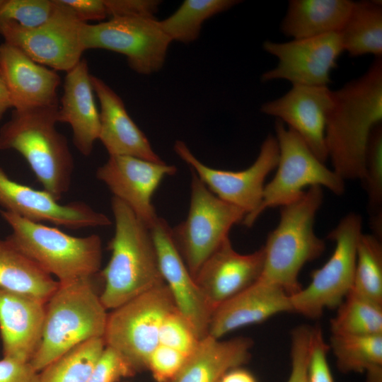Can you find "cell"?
Returning <instances> with one entry per match:
<instances>
[{
	"mask_svg": "<svg viewBox=\"0 0 382 382\" xmlns=\"http://www.w3.org/2000/svg\"><path fill=\"white\" fill-rule=\"evenodd\" d=\"M58 109L14 110L0 129V150L18 151L44 190L59 201L71 187L74 162L66 138L56 128Z\"/></svg>",
	"mask_w": 382,
	"mask_h": 382,
	"instance_id": "277c9868",
	"label": "cell"
},
{
	"mask_svg": "<svg viewBox=\"0 0 382 382\" xmlns=\"http://www.w3.org/2000/svg\"><path fill=\"white\" fill-rule=\"evenodd\" d=\"M262 47L278 62L262 74V82L286 80L305 86H328L331 71L344 52L339 33L284 42L266 40Z\"/></svg>",
	"mask_w": 382,
	"mask_h": 382,
	"instance_id": "5bb4252c",
	"label": "cell"
},
{
	"mask_svg": "<svg viewBox=\"0 0 382 382\" xmlns=\"http://www.w3.org/2000/svg\"><path fill=\"white\" fill-rule=\"evenodd\" d=\"M333 104V91L326 86L292 85L282 96L260 107L265 115L275 117L295 132L323 163L328 157L325 132Z\"/></svg>",
	"mask_w": 382,
	"mask_h": 382,
	"instance_id": "ac0fdd59",
	"label": "cell"
},
{
	"mask_svg": "<svg viewBox=\"0 0 382 382\" xmlns=\"http://www.w3.org/2000/svg\"><path fill=\"white\" fill-rule=\"evenodd\" d=\"M105 347L103 337L87 340L51 362L39 374V382H88Z\"/></svg>",
	"mask_w": 382,
	"mask_h": 382,
	"instance_id": "4dcf8cb0",
	"label": "cell"
},
{
	"mask_svg": "<svg viewBox=\"0 0 382 382\" xmlns=\"http://www.w3.org/2000/svg\"><path fill=\"white\" fill-rule=\"evenodd\" d=\"M175 309L165 283L138 296L108 315L105 345L119 352L135 371L146 369L160 347L165 322Z\"/></svg>",
	"mask_w": 382,
	"mask_h": 382,
	"instance_id": "ba28073f",
	"label": "cell"
},
{
	"mask_svg": "<svg viewBox=\"0 0 382 382\" xmlns=\"http://www.w3.org/2000/svg\"><path fill=\"white\" fill-rule=\"evenodd\" d=\"M252 347L248 338L221 340L207 335L170 382H220L228 371L249 361Z\"/></svg>",
	"mask_w": 382,
	"mask_h": 382,
	"instance_id": "d4e9b609",
	"label": "cell"
},
{
	"mask_svg": "<svg viewBox=\"0 0 382 382\" xmlns=\"http://www.w3.org/2000/svg\"><path fill=\"white\" fill-rule=\"evenodd\" d=\"M115 233L109 242L110 260L100 273V299L115 309L163 284L150 228L122 201L112 197Z\"/></svg>",
	"mask_w": 382,
	"mask_h": 382,
	"instance_id": "7a4b0ae2",
	"label": "cell"
},
{
	"mask_svg": "<svg viewBox=\"0 0 382 382\" xmlns=\"http://www.w3.org/2000/svg\"><path fill=\"white\" fill-rule=\"evenodd\" d=\"M3 2H4V0H0V7L2 5Z\"/></svg>",
	"mask_w": 382,
	"mask_h": 382,
	"instance_id": "ee69618b",
	"label": "cell"
},
{
	"mask_svg": "<svg viewBox=\"0 0 382 382\" xmlns=\"http://www.w3.org/2000/svg\"><path fill=\"white\" fill-rule=\"evenodd\" d=\"M84 50L103 49L125 55L135 72L150 75L164 65L170 40L155 17L122 16L97 24L82 23Z\"/></svg>",
	"mask_w": 382,
	"mask_h": 382,
	"instance_id": "8fae6325",
	"label": "cell"
},
{
	"mask_svg": "<svg viewBox=\"0 0 382 382\" xmlns=\"http://www.w3.org/2000/svg\"><path fill=\"white\" fill-rule=\"evenodd\" d=\"M353 5L349 0H291L280 30L293 40L339 33Z\"/></svg>",
	"mask_w": 382,
	"mask_h": 382,
	"instance_id": "484cf974",
	"label": "cell"
},
{
	"mask_svg": "<svg viewBox=\"0 0 382 382\" xmlns=\"http://www.w3.org/2000/svg\"><path fill=\"white\" fill-rule=\"evenodd\" d=\"M315 327L300 325L291 332V369L287 382H308V364Z\"/></svg>",
	"mask_w": 382,
	"mask_h": 382,
	"instance_id": "d590c367",
	"label": "cell"
},
{
	"mask_svg": "<svg viewBox=\"0 0 382 382\" xmlns=\"http://www.w3.org/2000/svg\"><path fill=\"white\" fill-rule=\"evenodd\" d=\"M323 202L320 186L308 188L297 200L281 207L279 221L267 236L263 247L261 279L284 290L290 296L301 289L299 274L308 262L325 248L314 231V221Z\"/></svg>",
	"mask_w": 382,
	"mask_h": 382,
	"instance_id": "5b68a950",
	"label": "cell"
},
{
	"mask_svg": "<svg viewBox=\"0 0 382 382\" xmlns=\"http://www.w3.org/2000/svg\"><path fill=\"white\" fill-rule=\"evenodd\" d=\"M0 382H39V373L30 362L3 358L0 360Z\"/></svg>",
	"mask_w": 382,
	"mask_h": 382,
	"instance_id": "ab89813d",
	"label": "cell"
},
{
	"mask_svg": "<svg viewBox=\"0 0 382 382\" xmlns=\"http://www.w3.org/2000/svg\"><path fill=\"white\" fill-rule=\"evenodd\" d=\"M74 14L84 23L88 21H102L108 17L105 0H62Z\"/></svg>",
	"mask_w": 382,
	"mask_h": 382,
	"instance_id": "60d3db41",
	"label": "cell"
},
{
	"mask_svg": "<svg viewBox=\"0 0 382 382\" xmlns=\"http://www.w3.org/2000/svg\"><path fill=\"white\" fill-rule=\"evenodd\" d=\"M368 197V209L375 236L382 230V126L377 125L369 137L366 155L365 172L361 180Z\"/></svg>",
	"mask_w": 382,
	"mask_h": 382,
	"instance_id": "836d02e7",
	"label": "cell"
},
{
	"mask_svg": "<svg viewBox=\"0 0 382 382\" xmlns=\"http://www.w3.org/2000/svg\"><path fill=\"white\" fill-rule=\"evenodd\" d=\"M149 228L164 283L178 311L202 339L208 335L213 309L179 253L168 222L158 217Z\"/></svg>",
	"mask_w": 382,
	"mask_h": 382,
	"instance_id": "e0dca14e",
	"label": "cell"
},
{
	"mask_svg": "<svg viewBox=\"0 0 382 382\" xmlns=\"http://www.w3.org/2000/svg\"><path fill=\"white\" fill-rule=\"evenodd\" d=\"M56 8L55 0H4L0 7V20L35 28L45 23Z\"/></svg>",
	"mask_w": 382,
	"mask_h": 382,
	"instance_id": "e575fe53",
	"label": "cell"
},
{
	"mask_svg": "<svg viewBox=\"0 0 382 382\" xmlns=\"http://www.w3.org/2000/svg\"><path fill=\"white\" fill-rule=\"evenodd\" d=\"M284 312H293L291 296L279 286L260 277L214 310L208 335L220 339L231 331Z\"/></svg>",
	"mask_w": 382,
	"mask_h": 382,
	"instance_id": "7402d4cb",
	"label": "cell"
},
{
	"mask_svg": "<svg viewBox=\"0 0 382 382\" xmlns=\"http://www.w3.org/2000/svg\"><path fill=\"white\" fill-rule=\"evenodd\" d=\"M0 71L14 110L58 105L61 79L57 71L5 42L0 45Z\"/></svg>",
	"mask_w": 382,
	"mask_h": 382,
	"instance_id": "44dd1931",
	"label": "cell"
},
{
	"mask_svg": "<svg viewBox=\"0 0 382 382\" xmlns=\"http://www.w3.org/2000/svg\"><path fill=\"white\" fill-rule=\"evenodd\" d=\"M177 168L164 161L153 162L126 156H109L96 175L114 197L125 203L149 228L158 219L152 197L162 180Z\"/></svg>",
	"mask_w": 382,
	"mask_h": 382,
	"instance_id": "9a60e30c",
	"label": "cell"
},
{
	"mask_svg": "<svg viewBox=\"0 0 382 382\" xmlns=\"http://www.w3.org/2000/svg\"><path fill=\"white\" fill-rule=\"evenodd\" d=\"M134 372L119 352L105 345L93 366L88 382H116L122 377L132 376Z\"/></svg>",
	"mask_w": 382,
	"mask_h": 382,
	"instance_id": "8d00e7d4",
	"label": "cell"
},
{
	"mask_svg": "<svg viewBox=\"0 0 382 382\" xmlns=\"http://www.w3.org/2000/svg\"><path fill=\"white\" fill-rule=\"evenodd\" d=\"M0 207L35 222L69 229L103 227L110 218L83 202L61 204L50 192L11 179L0 168Z\"/></svg>",
	"mask_w": 382,
	"mask_h": 382,
	"instance_id": "2e32d148",
	"label": "cell"
},
{
	"mask_svg": "<svg viewBox=\"0 0 382 382\" xmlns=\"http://www.w3.org/2000/svg\"><path fill=\"white\" fill-rule=\"evenodd\" d=\"M173 149L211 192L221 199L242 209L245 216L255 212L260 205L265 180L276 168L279 160L278 144L275 136L272 134L262 143L253 163L238 171L213 168L204 164L183 141H176Z\"/></svg>",
	"mask_w": 382,
	"mask_h": 382,
	"instance_id": "4fadbf2b",
	"label": "cell"
},
{
	"mask_svg": "<svg viewBox=\"0 0 382 382\" xmlns=\"http://www.w3.org/2000/svg\"><path fill=\"white\" fill-rule=\"evenodd\" d=\"M245 212L211 192L191 170L190 200L187 218L171 228L173 240L195 278L204 261L228 238L232 227Z\"/></svg>",
	"mask_w": 382,
	"mask_h": 382,
	"instance_id": "9c48e42d",
	"label": "cell"
},
{
	"mask_svg": "<svg viewBox=\"0 0 382 382\" xmlns=\"http://www.w3.org/2000/svg\"><path fill=\"white\" fill-rule=\"evenodd\" d=\"M59 285L6 238L0 239V287L36 296L45 302Z\"/></svg>",
	"mask_w": 382,
	"mask_h": 382,
	"instance_id": "4316f807",
	"label": "cell"
},
{
	"mask_svg": "<svg viewBox=\"0 0 382 382\" xmlns=\"http://www.w3.org/2000/svg\"><path fill=\"white\" fill-rule=\"evenodd\" d=\"M11 226L6 238L42 270L64 283L98 274L102 262V241L97 234L76 237L56 227L32 221L1 209Z\"/></svg>",
	"mask_w": 382,
	"mask_h": 382,
	"instance_id": "8992f818",
	"label": "cell"
},
{
	"mask_svg": "<svg viewBox=\"0 0 382 382\" xmlns=\"http://www.w3.org/2000/svg\"><path fill=\"white\" fill-rule=\"evenodd\" d=\"M220 382H257V381L250 372L241 366L228 371Z\"/></svg>",
	"mask_w": 382,
	"mask_h": 382,
	"instance_id": "b9f144b4",
	"label": "cell"
},
{
	"mask_svg": "<svg viewBox=\"0 0 382 382\" xmlns=\"http://www.w3.org/2000/svg\"><path fill=\"white\" fill-rule=\"evenodd\" d=\"M274 130L279 147L277 172L265 185L258 207L243 219L242 224L248 228L268 209L281 207L299 199L306 187H324L337 195L345 190V181L327 168L295 132L279 120H276Z\"/></svg>",
	"mask_w": 382,
	"mask_h": 382,
	"instance_id": "52a82bcc",
	"label": "cell"
},
{
	"mask_svg": "<svg viewBox=\"0 0 382 382\" xmlns=\"http://www.w3.org/2000/svg\"><path fill=\"white\" fill-rule=\"evenodd\" d=\"M98 274L59 282L47 301L41 342L30 361L37 371L74 347L103 337L108 314L96 289Z\"/></svg>",
	"mask_w": 382,
	"mask_h": 382,
	"instance_id": "3957f363",
	"label": "cell"
},
{
	"mask_svg": "<svg viewBox=\"0 0 382 382\" xmlns=\"http://www.w3.org/2000/svg\"><path fill=\"white\" fill-rule=\"evenodd\" d=\"M362 218L350 212L340 219L328 238L335 243L329 260L311 274L308 285L291 296L293 312L309 318L337 308L352 289Z\"/></svg>",
	"mask_w": 382,
	"mask_h": 382,
	"instance_id": "30bf717a",
	"label": "cell"
},
{
	"mask_svg": "<svg viewBox=\"0 0 382 382\" xmlns=\"http://www.w3.org/2000/svg\"><path fill=\"white\" fill-rule=\"evenodd\" d=\"M264 260L263 247L241 254L234 250L228 238L204 261L195 279L213 311L260 278Z\"/></svg>",
	"mask_w": 382,
	"mask_h": 382,
	"instance_id": "d6986e66",
	"label": "cell"
},
{
	"mask_svg": "<svg viewBox=\"0 0 382 382\" xmlns=\"http://www.w3.org/2000/svg\"><path fill=\"white\" fill-rule=\"evenodd\" d=\"M91 81L100 107L98 140L109 156L162 162L144 133L130 117L122 98L101 79L91 75Z\"/></svg>",
	"mask_w": 382,
	"mask_h": 382,
	"instance_id": "603a6c76",
	"label": "cell"
},
{
	"mask_svg": "<svg viewBox=\"0 0 382 382\" xmlns=\"http://www.w3.org/2000/svg\"><path fill=\"white\" fill-rule=\"evenodd\" d=\"M330 349L343 373H365L366 382H382V335L332 334Z\"/></svg>",
	"mask_w": 382,
	"mask_h": 382,
	"instance_id": "f1b7e54d",
	"label": "cell"
},
{
	"mask_svg": "<svg viewBox=\"0 0 382 382\" xmlns=\"http://www.w3.org/2000/svg\"><path fill=\"white\" fill-rule=\"evenodd\" d=\"M46 302L0 287V336L3 358L30 362L42 339Z\"/></svg>",
	"mask_w": 382,
	"mask_h": 382,
	"instance_id": "ffe728a7",
	"label": "cell"
},
{
	"mask_svg": "<svg viewBox=\"0 0 382 382\" xmlns=\"http://www.w3.org/2000/svg\"><path fill=\"white\" fill-rule=\"evenodd\" d=\"M330 321L332 334L382 335V305L350 291Z\"/></svg>",
	"mask_w": 382,
	"mask_h": 382,
	"instance_id": "1f68e13d",
	"label": "cell"
},
{
	"mask_svg": "<svg viewBox=\"0 0 382 382\" xmlns=\"http://www.w3.org/2000/svg\"><path fill=\"white\" fill-rule=\"evenodd\" d=\"M109 18L122 16L154 17L161 1L105 0Z\"/></svg>",
	"mask_w": 382,
	"mask_h": 382,
	"instance_id": "f35d334b",
	"label": "cell"
},
{
	"mask_svg": "<svg viewBox=\"0 0 382 382\" xmlns=\"http://www.w3.org/2000/svg\"><path fill=\"white\" fill-rule=\"evenodd\" d=\"M329 349L320 328L315 327L308 364V382H334L327 359Z\"/></svg>",
	"mask_w": 382,
	"mask_h": 382,
	"instance_id": "74e56055",
	"label": "cell"
},
{
	"mask_svg": "<svg viewBox=\"0 0 382 382\" xmlns=\"http://www.w3.org/2000/svg\"><path fill=\"white\" fill-rule=\"evenodd\" d=\"M350 291L382 305V245L375 235L361 233L359 238Z\"/></svg>",
	"mask_w": 382,
	"mask_h": 382,
	"instance_id": "d6a6232c",
	"label": "cell"
},
{
	"mask_svg": "<svg viewBox=\"0 0 382 382\" xmlns=\"http://www.w3.org/2000/svg\"><path fill=\"white\" fill-rule=\"evenodd\" d=\"M12 108L11 101L0 71V121L8 109Z\"/></svg>",
	"mask_w": 382,
	"mask_h": 382,
	"instance_id": "7bdbcfd3",
	"label": "cell"
},
{
	"mask_svg": "<svg viewBox=\"0 0 382 382\" xmlns=\"http://www.w3.org/2000/svg\"><path fill=\"white\" fill-rule=\"evenodd\" d=\"M43 25L25 28L11 21L0 20V35L33 61L54 71L67 72L82 59L85 51L81 37L82 22L62 3Z\"/></svg>",
	"mask_w": 382,
	"mask_h": 382,
	"instance_id": "7c38bea8",
	"label": "cell"
},
{
	"mask_svg": "<svg viewBox=\"0 0 382 382\" xmlns=\"http://www.w3.org/2000/svg\"><path fill=\"white\" fill-rule=\"evenodd\" d=\"M58 122L69 124L73 132V142L79 151L89 156L98 140L100 113L97 108L91 74L85 59L66 72Z\"/></svg>",
	"mask_w": 382,
	"mask_h": 382,
	"instance_id": "cb8c5ba5",
	"label": "cell"
},
{
	"mask_svg": "<svg viewBox=\"0 0 382 382\" xmlns=\"http://www.w3.org/2000/svg\"><path fill=\"white\" fill-rule=\"evenodd\" d=\"M382 120V57L367 71L333 91L325 140L332 170L344 181L361 180L371 131Z\"/></svg>",
	"mask_w": 382,
	"mask_h": 382,
	"instance_id": "6da1fadb",
	"label": "cell"
},
{
	"mask_svg": "<svg viewBox=\"0 0 382 382\" xmlns=\"http://www.w3.org/2000/svg\"><path fill=\"white\" fill-rule=\"evenodd\" d=\"M344 51L356 57H382V3L354 1L351 13L339 32Z\"/></svg>",
	"mask_w": 382,
	"mask_h": 382,
	"instance_id": "83f0119b",
	"label": "cell"
},
{
	"mask_svg": "<svg viewBox=\"0 0 382 382\" xmlns=\"http://www.w3.org/2000/svg\"><path fill=\"white\" fill-rule=\"evenodd\" d=\"M238 2L236 0H185L173 14L158 21L159 25L171 42L190 43L197 39L207 20Z\"/></svg>",
	"mask_w": 382,
	"mask_h": 382,
	"instance_id": "f546056e",
	"label": "cell"
}]
</instances>
